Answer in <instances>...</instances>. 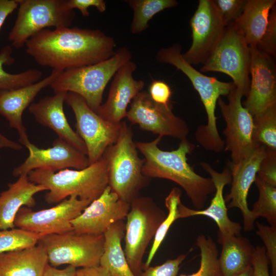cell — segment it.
Here are the masks:
<instances>
[{
    "label": "cell",
    "mask_w": 276,
    "mask_h": 276,
    "mask_svg": "<svg viewBox=\"0 0 276 276\" xmlns=\"http://www.w3.org/2000/svg\"><path fill=\"white\" fill-rule=\"evenodd\" d=\"M252 139L257 146L276 151V105L253 117Z\"/></svg>",
    "instance_id": "cell-32"
},
{
    "label": "cell",
    "mask_w": 276,
    "mask_h": 276,
    "mask_svg": "<svg viewBox=\"0 0 276 276\" xmlns=\"http://www.w3.org/2000/svg\"><path fill=\"white\" fill-rule=\"evenodd\" d=\"M68 7L74 10L77 9L85 17L89 15L88 8L91 7H95L100 12L106 11V3L103 0H67Z\"/></svg>",
    "instance_id": "cell-43"
},
{
    "label": "cell",
    "mask_w": 276,
    "mask_h": 276,
    "mask_svg": "<svg viewBox=\"0 0 276 276\" xmlns=\"http://www.w3.org/2000/svg\"><path fill=\"white\" fill-rule=\"evenodd\" d=\"M257 176L264 182L276 187V151L266 149Z\"/></svg>",
    "instance_id": "cell-40"
},
{
    "label": "cell",
    "mask_w": 276,
    "mask_h": 276,
    "mask_svg": "<svg viewBox=\"0 0 276 276\" xmlns=\"http://www.w3.org/2000/svg\"><path fill=\"white\" fill-rule=\"evenodd\" d=\"M45 249L49 264L77 267L99 265L104 249V235L68 232L42 236L38 242Z\"/></svg>",
    "instance_id": "cell-10"
},
{
    "label": "cell",
    "mask_w": 276,
    "mask_h": 276,
    "mask_svg": "<svg viewBox=\"0 0 276 276\" xmlns=\"http://www.w3.org/2000/svg\"><path fill=\"white\" fill-rule=\"evenodd\" d=\"M66 92L55 93L29 106V112L43 126L53 130L58 138L66 142L87 155L86 146L78 133L70 126L63 110Z\"/></svg>",
    "instance_id": "cell-23"
},
{
    "label": "cell",
    "mask_w": 276,
    "mask_h": 276,
    "mask_svg": "<svg viewBox=\"0 0 276 276\" xmlns=\"http://www.w3.org/2000/svg\"><path fill=\"white\" fill-rule=\"evenodd\" d=\"M135 63L130 60L116 73L111 82L107 100L99 107L96 113L105 120L120 124L126 117L127 107L145 85L142 80L133 78Z\"/></svg>",
    "instance_id": "cell-21"
},
{
    "label": "cell",
    "mask_w": 276,
    "mask_h": 276,
    "mask_svg": "<svg viewBox=\"0 0 276 276\" xmlns=\"http://www.w3.org/2000/svg\"><path fill=\"white\" fill-rule=\"evenodd\" d=\"M90 203L72 196L47 209L34 211L23 206L16 216L14 225L17 228L41 236L68 232L73 230L72 221Z\"/></svg>",
    "instance_id": "cell-14"
},
{
    "label": "cell",
    "mask_w": 276,
    "mask_h": 276,
    "mask_svg": "<svg viewBox=\"0 0 276 276\" xmlns=\"http://www.w3.org/2000/svg\"><path fill=\"white\" fill-rule=\"evenodd\" d=\"M131 57L127 48H120L106 60L61 71L50 86L55 93L71 92L79 95L96 112L102 104L103 93L109 81Z\"/></svg>",
    "instance_id": "cell-6"
},
{
    "label": "cell",
    "mask_w": 276,
    "mask_h": 276,
    "mask_svg": "<svg viewBox=\"0 0 276 276\" xmlns=\"http://www.w3.org/2000/svg\"><path fill=\"white\" fill-rule=\"evenodd\" d=\"M275 0H247L244 11L235 25L249 47L256 48L267 27Z\"/></svg>",
    "instance_id": "cell-26"
},
{
    "label": "cell",
    "mask_w": 276,
    "mask_h": 276,
    "mask_svg": "<svg viewBox=\"0 0 276 276\" xmlns=\"http://www.w3.org/2000/svg\"><path fill=\"white\" fill-rule=\"evenodd\" d=\"M249 49L251 80L242 105L254 117L276 105V66L270 56L254 47Z\"/></svg>",
    "instance_id": "cell-16"
},
{
    "label": "cell",
    "mask_w": 276,
    "mask_h": 276,
    "mask_svg": "<svg viewBox=\"0 0 276 276\" xmlns=\"http://www.w3.org/2000/svg\"><path fill=\"white\" fill-rule=\"evenodd\" d=\"M250 62L249 47L233 24L225 28L200 72H216L227 75L243 96H246L250 85Z\"/></svg>",
    "instance_id": "cell-9"
},
{
    "label": "cell",
    "mask_w": 276,
    "mask_h": 276,
    "mask_svg": "<svg viewBox=\"0 0 276 276\" xmlns=\"http://www.w3.org/2000/svg\"><path fill=\"white\" fill-rule=\"evenodd\" d=\"M196 244L200 250L199 269L191 274H181L179 276H223L219 263L218 250L212 238L199 235Z\"/></svg>",
    "instance_id": "cell-33"
},
{
    "label": "cell",
    "mask_w": 276,
    "mask_h": 276,
    "mask_svg": "<svg viewBox=\"0 0 276 276\" xmlns=\"http://www.w3.org/2000/svg\"><path fill=\"white\" fill-rule=\"evenodd\" d=\"M268 263L264 246L257 245L252 261L254 276H270Z\"/></svg>",
    "instance_id": "cell-42"
},
{
    "label": "cell",
    "mask_w": 276,
    "mask_h": 276,
    "mask_svg": "<svg viewBox=\"0 0 276 276\" xmlns=\"http://www.w3.org/2000/svg\"><path fill=\"white\" fill-rule=\"evenodd\" d=\"M131 124L163 137L169 136L180 141L187 138L189 127L172 111V104L165 105L152 100L148 93L140 91L132 100L126 117Z\"/></svg>",
    "instance_id": "cell-13"
},
{
    "label": "cell",
    "mask_w": 276,
    "mask_h": 276,
    "mask_svg": "<svg viewBox=\"0 0 276 276\" xmlns=\"http://www.w3.org/2000/svg\"><path fill=\"white\" fill-rule=\"evenodd\" d=\"M65 102L74 113L76 132L84 142L89 165L98 160L106 149L117 141L121 123L109 122L98 114L79 95L67 93Z\"/></svg>",
    "instance_id": "cell-11"
},
{
    "label": "cell",
    "mask_w": 276,
    "mask_h": 276,
    "mask_svg": "<svg viewBox=\"0 0 276 276\" xmlns=\"http://www.w3.org/2000/svg\"><path fill=\"white\" fill-rule=\"evenodd\" d=\"M257 235L264 244L268 262L271 265V276H276V226L266 225L256 222Z\"/></svg>",
    "instance_id": "cell-36"
},
{
    "label": "cell",
    "mask_w": 276,
    "mask_h": 276,
    "mask_svg": "<svg viewBox=\"0 0 276 276\" xmlns=\"http://www.w3.org/2000/svg\"><path fill=\"white\" fill-rule=\"evenodd\" d=\"M254 182L259 191V197L250 210L253 219L256 221L263 217L270 225L276 226V187L264 182L257 176Z\"/></svg>",
    "instance_id": "cell-34"
},
{
    "label": "cell",
    "mask_w": 276,
    "mask_h": 276,
    "mask_svg": "<svg viewBox=\"0 0 276 276\" xmlns=\"http://www.w3.org/2000/svg\"><path fill=\"white\" fill-rule=\"evenodd\" d=\"M186 257V255L182 254L174 259L167 260L161 265L143 268L139 276H177Z\"/></svg>",
    "instance_id": "cell-39"
},
{
    "label": "cell",
    "mask_w": 276,
    "mask_h": 276,
    "mask_svg": "<svg viewBox=\"0 0 276 276\" xmlns=\"http://www.w3.org/2000/svg\"><path fill=\"white\" fill-rule=\"evenodd\" d=\"M41 236L17 227L0 231V254L36 245Z\"/></svg>",
    "instance_id": "cell-35"
},
{
    "label": "cell",
    "mask_w": 276,
    "mask_h": 276,
    "mask_svg": "<svg viewBox=\"0 0 276 276\" xmlns=\"http://www.w3.org/2000/svg\"><path fill=\"white\" fill-rule=\"evenodd\" d=\"M232 276H254V271L252 266L237 273Z\"/></svg>",
    "instance_id": "cell-48"
},
{
    "label": "cell",
    "mask_w": 276,
    "mask_h": 276,
    "mask_svg": "<svg viewBox=\"0 0 276 276\" xmlns=\"http://www.w3.org/2000/svg\"><path fill=\"white\" fill-rule=\"evenodd\" d=\"M60 72L53 70L51 74L43 79L25 87L0 90V114L17 131L21 145L26 147L30 142L22 122L24 110L43 89L50 85Z\"/></svg>",
    "instance_id": "cell-22"
},
{
    "label": "cell",
    "mask_w": 276,
    "mask_h": 276,
    "mask_svg": "<svg viewBox=\"0 0 276 276\" xmlns=\"http://www.w3.org/2000/svg\"><path fill=\"white\" fill-rule=\"evenodd\" d=\"M133 11L130 26L132 34H141L149 27L148 22L157 13L178 5L175 0H128Z\"/></svg>",
    "instance_id": "cell-30"
},
{
    "label": "cell",
    "mask_w": 276,
    "mask_h": 276,
    "mask_svg": "<svg viewBox=\"0 0 276 276\" xmlns=\"http://www.w3.org/2000/svg\"><path fill=\"white\" fill-rule=\"evenodd\" d=\"M75 276H113L101 265L83 267L76 270Z\"/></svg>",
    "instance_id": "cell-46"
},
{
    "label": "cell",
    "mask_w": 276,
    "mask_h": 276,
    "mask_svg": "<svg viewBox=\"0 0 276 276\" xmlns=\"http://www.w3.org/2000/svg\"><path fill=\"white\" fill-rule=\"evenodd\" d=\"M222 246L218 257L223 276H232L252 266L255 247L241 235L218 240Z\"/></svg>",
    "instance_id": "cell-27"
},
{
    "label": "cell",
    "mask_w": 276,
    "mask_h": 276,
    "mask_svg": "<svg viewBox=\"0 0 276 276\" xmlns=\"http://www.w3.org/2000/svg\"><path fill=\"white\" fill-rule=\"evenodd\" d=\"M137 150L131 127L122 122L117 141L103 154L107 162L108 186L121 200L129 204L140 196L141 190L150 180L143 173L144 159L139 156Z\"/></svg>",
    "instance_id": "cell-5"
},
{
    "label": "cell",
    "mask_w": 276,
    "mask_h": 276,
    "mask_svg": "<svg viewBox=\"0 0 276 276\" xmlns=\"http://www.w3.org/2000/svg\"><path fill=\"white\" fill-rule=\"evenodd\" d=\"M274 59L276 53V6L272 8L265 32L258 45L255 48Z\"/></svg>",
    "instance_id": "cell-38"
},
{
    "label": "cell",
    "mask_w": 276,
    "mask_h": 276,
    "mask_svg": "<svg viewBox=\"0 0 276 276\" xmlns=\"http://www.w3.org/2000/svg\"><path fill=\"white\" fill-rule=\"evenodd\" d=\"M124 232L125 224L120 220L110 226L104 234V249L99 265L113 276H135L122 247Z\"/></svg>",
    "instance_id": "cell-28"
},
{
    "label": "cell",
    "mask_w": 276,
    "mask_h": 276,
    "mask_svg": "<svg viewBox=\"0 0 276 276\" xmlns=\"http://www.w3.org/2000/svg\"><path fill=\"white\" fill-rule=\"evenodd\" d=\"M2 148L20 150L22 148V145L20 143L10 140L0 132V149Z\"/></svg>",
    "instance_id": "cell-47"
},
{
    "label": "cell",
    "mask_w": 276,
    "mask_h": 276,
    "mask_svg": "<svg viewBox=\"0 0 276 276\" xmlns=\"http://www.w3.org/2000/svg\"><path fill=\"white\" fill-rule=\"evenodd\" d=\"M44 191H47L45 188L30 181L28 175H22L16 181L9 183L7 190L0 194V231L15 228V218L20 209L34 206V196Z\"/></svg>",
    "instance_id": "cell-24"
},
{
    "label": "cell",
    "mask_w": 276,
    "mask_h": 276,
    "mask_svg": "<svg viewBox=\"0 0 276 276\" xmlns=\"http://www.w3.org/2000/svg\"><path fill=\"white\" fill-rule=\"evenodd\" d=\"M243 96L235 87L227 95L228 103L221 98L217 101L226 125L223 132L225 137L224 150L230 152L232 163L238 162L259 146L252 141L254 119L241 103Z\"/></svg>",
    "instance_id": "cell-12"
},
{
    "label": "cell",
    "mask_w": 276,
    "mask_h": 276,
    "mask_svg": "<svg viewBox=\"0 0 276 276\" xmlns=\"http://www.w3.org/2000/svg\"><path fill=\"white\" fill-rule=\"evenodd\" d=\"M266 154V148L260 145L246 157L236 163H229L232 175L230 192L225 197L228 209L238 208L243 218V228L250 231L255 228V222L247 204L250 188L255 182L261 163Z\"/></svg>",
    "instance_id": "cell-19"
},
{
    "label": "cell",
    "mask_w": 276,
    "mask_h": 276,
    "mask_svg": "<svg viewBox=\"0 0 276 276\" xmlns=\"http://www.w3.org/2000/svg\"><path fill=\"white\" fill-rule=\"evenodd\" d=\"M180 190L174 187L165 199V205L168 214L159 226L143 268L149 266L160 245L164 241L172 224L177 219L182 218L180 204L181 202Z\"/></svg>",
    "instance_id": "cell-31"
},
{
    "label": "cell",
    "mask_w": 276,
    "mask_h": 276,
    "mask_svg": "<svg viewBox=\"0 0 276 276\" xmlns=\"http://www.w3.org/2000/svg\"><path fill=\"white\" fill-rule=\"evenodd\" d=\"M130 204L121 200L108 186L72 221L73 231L95 235L104 233L116 222L126 218Z\"/></svg>",
    "instance_id": "cell-18"
},
{
    "label": "cell",
    "mask_w": 276,
    "mask_h": 276,
    "mask_svg": "<svg viewBox=\"0 0 276 276\" xmlns=\"http://www.w3.org/2000/svg\"><path fill=\"white\" fill-rule=\"evenodd\" d=\"M76 270V268L71 265L60 269L48 264L42 276H75Z\"/></svg>",
    "instance_id": "cell-45"
},
{
    "label": "cell",
    "mask_w": 276,
    "mask_h": 276,
    "mask_svg": "<svg viewBox=\"0 0 276 276\" xmlns=\"http://www.w3.org/2000/svg\"><path fill=\"white\" fill-rule=\"evenodd\" d=\"M49 264L45 249L32 247L0 254V276H42Z\"/></svg>",
    "instance_id": "cell-25"
},
{
    "label": "cell",
    "mask_w": 276,
    "mask_h": 276,
    "mask_svg": "<svg viewBox=\"0 0 276 276\" xmlns=\"http://www.w3.org/2000/svg\"><path fill=\"white\" fill-rule=\"evenodd\" d=\"M192 44L182 54L191 64H203L221 38L226 27L213 0H199L190 19Z\"/></svg>",
    "instance_id": "cell-15"
},
{
    "label": "cell",
    "mask_w": 276,
    "mask_h": 276,
    "mask_svg": "<svg viewBox=\"0 0 276 276\" xmlns=\"http://www.w3.org/2000/svg\"><path fill=\"white\" fill-rule=\"evenodd\" d=\"M18 12L8 34L12 46L20 49L40 31L50 27H70L75 17L67 0H17Z\"/></svg>",
    "instance_id": "cell-8"
},
{
    "label": "cell",
    "mask_w": 276,
    "mask_h": 276,
    "mask_svg": "<svg viewBox=\"0 0 276 276\" xmlns=\"http://www.w3.org/2000/svg\"><path fill=\"white\" fill-rule=\"evenodd\" d=\"M26 53L38 64L59 71L97 63L115 53L114 38L99 29H43L26 42Z\"/></svg>",
    "instance_id": "cell-1"
},
{
    "label": "cell",
    "mask_w": 276,
    "mask_h": 276,
    "mask_svg": "<svg viewBox=\"0 0 276 276\" xmlns=\"http://www.w3.org/2000/svg\"><path fill=\"white\" fill-rule=\"evenodd\" d=\"M17 0H0V30L8 16L18 7Z\"/></svg>",
    "instance_id": "cell-44"
},
{
    "label": "cell",
    "mask_w": 276,
    "mask_h": 276,
    "mask_svg": "<svg viewBox=\"0 0 276 276\" xmlns=\"http://www.w3.org/2000/svg\"><path fill=\"white\" fill-rule=\"evenodd\" d=\"M166 216L150 197L139 196L130 203L125 224L124 251L135 276L141 273L145 251Z\"/></svg>",
    "instance_id": "cell-7"
},
{
    "label": "cell",
    "mask_w": 276,
    "mask_h": 276,
    "mask_svg": "<svg viewBox=\"0 0 276 276\" xmlns=\"http://www.w3.org/2000/svg\"><path fill=\"white\" fill-rule=\"evenodd\" d=\"M200 165L211 177V179L215 188L214 195L210 205L206 209H192L181 203L180 209L182 218L195 216L210 218L215 221L219 228L218 240L240 235L242 227L240 223L229 219L223 196L225 186L231 184L232 182L231 171L229 166L225 168L221 172H219L207 163L202 162Z\"/></svg>",
    "instance_id": "cell-20"
},
{
    "label": "cell",
    "mask_w": 276,
    "mask_h": 276,
    "mask_svg": "<svg viewBox=\"0 0 276 276\" xmlns=\"http://www.w3.org/2000/svg\"><path fill=\"white\" fill-rule=\"evenodd\" d=\"M149 95L155 102L168 105L171 102L170 99L172 90L169 85L165 81L160 80H154L149 87Z\"/></svg>",
    "instance_id": "cell-41"
},
{
    "label": "cell",
    "mask_w": 276,
    "mask_h": 276,
    "mask_svg": "<svg viewBox=\"0 0 276 276\" xmlns=\"http://www.w3.org/2000/svg\"><path fill=\"white\" fill-rule=\"evenodd\" d=\"M13 48L4 46L0 51V90L14 89L34 84L40 80V70L31 68L17 74H11L4 70V65L13 64L15 59L12 56Z\"/></svg>",
    "instance_id": "cell-29"
},
{
    "label": "cell",
    "mask_w": 276,
    "mask_h": 276,
    "mask_svg": "<svg viewBox=\"0 0 276 276\" xmlns=\"http://www.w3.org/2000/svg\"><path fill=\"white\" fill-rule=\"evenodd\" d=\"M26 147L29 150V156L13 169L12 174L15 177L28 175L30 171L38 169L57 172L67 168L81 170L89 165L86 155L58 137L52 146L47 149L38 148L31 142Z\"/></svg>",
    "instance_id": "cell-17"
},
{
    "label": "cell",
    "mask_w": 276,
    "mask_h": 276,
    "mask_svg": "<svg viewBox=\"0 0 276 276\" xmlns=\"http://www.w3.org/2000/svg\"><path fill=\"white\" fill-rule=\"evenodd\" d=\"M222 20L226 27L239 18L247 0H213Z\"/></svg>",
    "instance_id": "cell-37"
},
{
    "label": "cell",
    "mask_w": 276,
    "mask_h": 276,
    "mask_svg": "<svg viewBox=\"0 0 276 276\" xmlns=\"http://www.w3.org/2000/svg\"><path fill=\"white\" fill-rule=\"evenodd\" d=\"M0 160H1V156H0Z\"/></svg>",
    "instance_id": "cell-49"
},
{
    "label": "cell",
    "mask_w": 276,
    "mask_h": 276,
    "mask_svg": "<svg viewBox=\"0 0 276 276\" xmlns=\"http://www.w3.org/2000/svg\"><path fill=\"white\" fill-rule=\"evenodd\" d=\"M181 51L180 45L174 43L159 50L156 60L173 65L189 78L200 96L207 116V124L200 125L196 131V140L205 149L221 152L224 148V141L221 138L217 127L216 105L221 96H227L236 86L233 82L221 81L197 71L185 60Z\"/></svg>",
    "instance_id": "cell-3"
},
{
    "label": "cell",
    "mask_w": 276,
    "mask_h": 276,
    "mask_svg": "<svg viewBox=\"0 0 276 276\" xmlns=\"http://www.w3.org/2000/svg\"><path fill=\"white\" fill-rule=\"evenodd\" d=\"M162 139L158 136L151 141L135 142L144 157L143 174L150 179L164 178L175 182L183 189L196 210L204 209L215 188L211 178L198 175L188 163L187 155L193 152L195 145L186 138L176 149L165 151L158 146Z\"/></svg>",
    "instance_id": "cell-2"
},
{
    "label": "cell",
    "mask_w": 276,
    "mask_h": 276,
    "mask_svg": "<svg viewBox=\"0 0 276 276\" xmlns=\"http://www.w3.org/2000/svg\"><path fill=\"white\" fill-rule=\"evenodd\" d=\"M28 176L30 181L48 191L44 197L49 204L59 203L72 196L91 202L108 186L107 162L103 155L83 169L67 168L54 172L38 169L30 171Z\"/></svg>",
    "instance_id": "cell-4"
}]
</instances>
